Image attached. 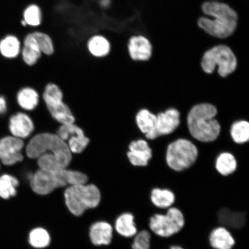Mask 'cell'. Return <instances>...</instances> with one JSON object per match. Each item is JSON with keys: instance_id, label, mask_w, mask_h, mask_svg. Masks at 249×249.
Returning <instances> with one entry per match:
<instances>
[{"instance_id": "cell-1", "label": "cell", "mask_w": 249, "mask_h": 249, "mask_svg": "<svg viewBox=\"0 0 249 249\" xmlns=\"http://www.w3.org/2000/svg\"><path fill=\"white\" fill-rule=\"evenodd\" d=\"M28 157L37 160L40 169L55 171L67 169L71 152L67 143L57 134L39 133L31 139L26 147Z\"/></svg>"}, {"instance_id": "cell-2", "label": "cell", "mask_w": 249, "mask_h": 249, "mask_svg": "<svg viewBox=\"0 0 249 249\" xmlns=\"http://www.w3.org/2000/svg\"><path fill=\"white\" fill-rule=\"evenodd\" d=\"M205 15L212 18L202 17L198 20L199 27L210 36L226 38L234 33L238 17L235 10L225 3L215 1L203 3L201 7Z\"/></svg>"}, {"instance_id": "cell-3", "label": "cell", "mask_w": 249, "mask_h": 249, "mask_svg": "<svg viewBox=\"0 0 249 249\" xmlns=\"http://www.w3.org/2000/svg\"><path fill=\"white\" fill-rule=\"evenodd\" d=\"M88 177L80 171L64 169L55 171L39 169L30 179L31 189L36 194L46 196L55 189L87 183Z\"/></svg>"}, {"instance_id": "cell-4", "label": "cell", "mask_w": 249, "mask_h": 249, "mask_svg": "<svg viewBox=\"0 0 249 249\" xmlns=\"http://www.w3.org/2000/svg\"><path fill=\"white\" fill-rule=\"evenodd\" d=\"M217 109L213 105L202 104L195 106L190 111L188 124L194 138L202 142L214 141L219 136L220 125L214 118Z\"/></svg>"}, {"instance_id": "cell-5", "label": "cell", "mask_w": 249, "mask_h": 249, "mask_svg": "<svg viewBox=\"0 0 249 249\" xmlns=\"http://www.w3.org/2000/svg\"><path fill=\"white\" fill-rule=\"evenodd\" d=\"M64 198L68 211L74 216H80L87 210L98 207L101 194L96 185L83 183L67 187Z\"/></svg>"}, {"instance_id": "cell-6", "label": "cell", "mask_w": 249, "mask_h": 249, "mask_svg": "<svg viewBox=\"0 0 249 249\" xmlns=\"http://www.w3.org/2000/svg\"><path fill=\"white\" fill-rule=\"evenodd\" d=\"M201 65L202 70L207 73H213L217 66L219 75L225 77L235 71L237 60L229 47L221 45L205 52Z\"/></svg>"}, {"instance_id": "cell-7", "label": "cell", "mask_w": 249, "mask_h": 249, "mask_svg": "<svg viewBox=\"0 0 249 249\" xmlns=\"http://www.w3.org/2000/svg\"><path fill=\"white\" fill-rule=\"evenodd\" d=\"M197 156V149L191 141L179 139L171 143L168 147L167 163L171 169L180 171L191 167Z\"/></svg>"}, {"instance_id": "cell-8", "label": "cell", "mask_w": 249, "mask_h": 249, "mask_svg": "<svg viewBox=\"0 0 249 249\" xmlns=\"http://www.w3.org/2000/svg\"><path fill=\"white\" fill-rule=\"evenodd\" d=\"M185 226V217L181 211L170 207L166 214L157 213L149 219V226L155 234L169 238L176 234Z\"/></svg>"}, {"instance_id": "cell-9", "label": "cell", "mask_w": 249, "mask_h": 249, "mask_svg": "<svg viewBox=\"0 0 249 249\" xmlns=\"http://www.w3.org/2000/svg\"><path fill=\"white\" fill-rule=\"evenodd\" d=\"M43 98L50 113L56 121L62 124L74 123L73 114L69 107L62 101L63 93L60 87L53 83L48 84Z\"/></svg>"}, {"instance_id": "cell-10", "label": "cell", "mask_w": 249, "mask_h": 249, "mask_svg": "<svg viewBox=\"0 0 249 249\" xmlns=\"http://www.w3.org/2000/svg\"><path fill=\"white\" fill-rule=\"evenodd\" d=\"M23 140L7 135L0 138V163L5 166H12L24 160L22 151Z\"/></svg>"}, {"instance_id": "cell-11", "label": "cell", "mask_w": 249, "mask_h": 249, "mask_svg": "<svg viewBox=\"0 0 249 249\" xmlns=\"http://www.w3.org/2000/svg\"><path fill=\"white\" fill-rule=\"evenodd\" d=\"M57 135L67 143L71 153H81L89 142L83 130L74 123L62 124L57 130Z\"/></svg>"}, {"instance_id": "cell-12", "label": "cell", "mask_w": 249, "mask_h": 249, "mask_svg": "<svg viewBox=\"0 0 249 249\" xmlns=\"http://www.w3.org/2000/svg\"><path fill=\"white\" fill-rule=\"evenodd\" d=\"M127 52L134 61H147L152 54V46L146 37L133 36L127 40Z\"/></svg>"}, {"instance_id": "cell-13", "label": "cell", "mask_w": 249, "mask_h": 249, "mask_svg": "<svg viewBox=\"0 0 249 249\" xmlns=\"http://www.w3.org/2000/svg\"><path fill=\"white\" fill-rule=\"evenodd\" d=\"M8 129L11 135L23 140L32 133L34 125L33 120L27 114L18 112L9 117Z\"/></svg>"}, {"instance_id": "cell-14", "label": "cell", "mask_w": 249, "mask_h": 249, "mask_svg": "<svg viewBox=\"0 0 249 249\" xmlns=\"http://www.w3.org/2000/svg\"><path fill=\"white\" fill-rule=\"evenodd\" d=\"M180 124V114L175 108H170L157 116L155 133L157 138L169 135L174 131Z\"/></svg>"}, {"instance_id": "cell-15", "label": "cell", "mask_w": 249, "mask_h": 249, "mask_svg": "<svg viewBox=\"0 0 249 249\" xmlns=\"http://www.w3.org/2000/svg\"><path fill=\"white\" fill-rule=\"evenodd\" d=\"M21 43L22 45L20 56L21 60L28 67L34 66L41 58L43 54L32 33L27 34Z\"/></svg>"}, {"instance_id": "cell-16", "label": "cell", "mask_w": 249, "mask_h": 249, "mask_svg": "<svg viewBox=\"0 0 249 249\" xmlns=\"http://www.w3.org/2000/svg\"><path fill=\"white\" fill-rule=\"evenodd\" d=\"M127 157L133 166H145L152 158V150L145 140H139L130 143Z\"/></svg>"}, {"instance_id": "cell-17", "label": "cell", "mask_w": 249, "mask_h": 249, "mask_svg": "<svg viewBox=\"0 0 249 249\" xmlns=\"http://www.w3.org/2000/svg\"><path fill=\"white\" fill-rule=\"evenodd\" d=\"M113 235V227L107 222L99 221L90 227V241L95 246L108 245L111 244Z\"/></svg>"}, {"instance_id": "cell-18", "label": "cell", "mask_w": 249, "mask_h": 249, "mask_svg": "<svg viewBox=\"0 0 249 249\" xmlns=\"http://www.w3.org/2000/svg\"><path fill=\"white\" fill-rule=\"evenodd\" d=\"M86 47L89 54L98 59L107 57L111 51L110 40L101 34H95L89 37L87 40Z\"/></svg>"}, {"instance_id": "cell-19", "label": "cell", "mask_w": 249, "mask_h": 249, "mask_svg": "<svg viewBox=\"0 0 249 249\" xmlns=\"http://www.w3.org/2000/svg\"><path fill=\"white\" fill-rule=\"evenodd\" d=\"M21 40L14 34H8L0 39V55L8 60H14L20 56Z\"/></svg>"}, {"instance_id": "cell-20", "label": "cell", "mask_w": 249, "mask_h": 249, "mask_svg": "<svg viewBox=\"0 0 249 249\" xmlns=\"http://www.w3.org/2000/svg\"><path fill=\"white\" fill-rule=\"evenodd\" d=\"M217 219L224 227L235 230L243 228L247 221L244 213L233 211L228 208H223L218 212Z\"/></svg>"}, {"instance_id": "cell-21", "label": "cell", "mask_w": 249, "mask_h": 249, "mask_svg": "<svg viewBox=\"0 0 249 249\" xmlns=\"http://www.w3.org/2000/svg\"><path fill=\"white\" fill-rule=\"evenodd\" d=\"M209 242L214 249H232L235 244L231 232L224 227H217L211 231Z\"/></svg>"}, {"instance_id": "cell-22", "label": "cell", "mask_w": 249, "mask_h": 249, "mask_svg": "<svg viewBox=\"0 0 249 249\" xmlns=\"http://www.w3.org/2000/svg\"><path fill=\"white\" fill-rule=\"evenodd\" d=\"M136 121L140 130L145 134L146 138L150 140L157 138L155 133L157 116L143 109L137 115Z\"/></svg>"}, {"instance_id": "cell-23", "label": "cell", "mask_w": 249, "mask_h": 249, "mask_svg": "<svg viewBox=\"0 0 249 249\" xmlns=\"http://www.w3.org/2000/svg\"><path fill=\"white\" fill-rule=\"evenodd\" d=\"M115 229L124 237L131 238L135 236L138 233L135 217L132 213H129L120 214L115 222Z\"/></svg>"}, {"instance_id": "cell-24", "label": "cell", "mask_w": 249, "mask_h": 249, "mask_svg": "<svg viewBox=\"0 0 249 249\" xmlns=\"http://www.w3.org/2000/svg\"><path fill=\"white\" fill-rule=\"evenodd\" d=\"M150 199L156 207L166 209L175 202L176 196L170 190L155 188L151 191Z\"/></svg>"}, {"instance_id": "cell-25", "label": "cell", "mask_w": 249, "mask_h": 249, "mask_svg": "<svg viewBox=\"0 0 249 249\" xmlns=\"http://www.w3.org/2000/svg\"><path fill=\"white\" fill-rule=\"evenodd\" d=\"M17 101L19 107L25 110H33L39 103V95L35 89L24 87L18 91Z\"/></svg>"}, {"instance_id": "cell-26", "label": "cell", "mask_w": 249, "mask_h": 249, "mask_svg": "<svg viewBox=\"0 0 249 249\" xmlns=\"http://www.w3.org/2000/svg\"><path fill=\"white\" fill-rule=\"evenodd\" d=\"M22 18L27 26L34 31H36L43 21V13L41 8L36 4H31L24 9Z\"/></svg>"}, {"instance_id": "cell-27", "label": "cell", "mask_w": 249, "mask_h": 249, "mask_svg": "<svg viewBox=\"0 0 249 249\" xmlns=\"http://www.w3.org/2000/svg\"><path fill=\"white\" fill-rule=\"evenodd\" d=\"M19 181L17 178L9 174L0 176V197L5 199L14 197L17 194Z\"/></svg>"}, {"instance_id": "cell-28", "label": "cell", "mask_w": 249, "mask_h": 249, "mask_svg": "<svg viewBox=\"0 0 249 249\" xmlns=\"http://www.w3.org/2000/svg\"><path fill=\"white\" fill-rule=\"evenodd\" d=\"M29 242L34 248L44 249L51 244V236L45 229L36 227L30 232Z\"/></svg>"}, {"instance_id": "cell-29", "label": "cell", "mask_w": 249, "mask_h": 249, "mask_svg": "<svg viewBox=\"0 0 249 249\" xmlns=\"http://www.w3.org/2000/svg\"><path fill=\"white\" fill-rule=\"evenodd\" d=\"M237 164L235 158L230 153H223L218 157L216 163V170L220 174L227 176L231 174L236 169Z\"/></svg>"}, {"instance_id": "cell-30", "label": "cell", "mask_w": 249, "mask_h": 249, "mask_svg": "<svg viewBox=\"0 0 249 249\" xmlns=\"http://www.w3.org/2000/svg\"><path fill=\"white\" fill-rule=\"evenodd\" d=\"M31 33L43 55L50 56L53 54L54 44L49 34L39 31H34Z\"/></svg>"}, {"instance_id": "cell-31", "label": "cell", "mask_w": 249, "mask_h": 249, "mask_svg": "<svg viewBox=\"0 0 249 249\" xmlns=\"http://www.w3.org/2000/svg\"><path fill=\"white\" fill-rule=\"evenodd\" d=\"M231 135L233 141L238 144L247 142L249 139V124L247 121H241L233 124Z\"/></svg>"}, {"instance_id": "cell-32", "label": "cell", "mask_w": 249, "mask_h": 249, "mask_svg": "<svg viewBox=\"0 0 249 249\" xmlns=\"http://www.w3.org/2000/svg\"><path fill=\"white\" fill-rule=\"evenodd\" d=\"M151 235L147 230H142L135 235L132 249H150Z\"/></svg>"}, {"instance_id": "cell-33", "label": "cell", "mask_w": 249, "mask_h": 249, "mask_svg": "<svg viewBox=\"0 0 249 249\" xmlns=\"http://www.w3.org/2000/svg\"><path fill=\"white\" fill-rule=\"evenodd\" d=\"M8 110L7 99L4 96L0 95V116H3Z\"/></svg>"}, {"instance_id": "cell-34", "label": "cell", "mask_w": 249, "mask_h": 249, "mask_svg": "<svg viewBox=\"0 0 249 249\" xmlns=\"http://www.w3.org/2000/svg\"><path fill=\"white\" fill-rule=\"evenodd\" d=\"M170 249H183L181 247H180V246L174 245V246H172V247H171Z\"/></svg>"}, {"instance_id": "cell-35", "label": "cell", "mask_w": 249, "mask_h": 249, "mask_svg": "<svg viewBox=\"0 0 249 249\" xmlns=\"http://www.w3.org/2000/svg\"><path fill=\"white\" fill-rule=\"evenodd\" d=\"M1 164L0 163V170H1Z\"/></svg>"}]
</instances>
